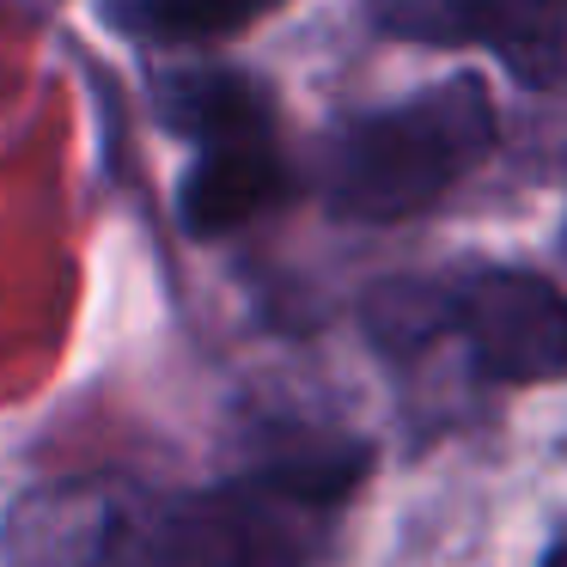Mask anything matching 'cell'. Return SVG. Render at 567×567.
I'll list each match as a JSON object with an SVG mask.
<instances>
[{
  "instance_id": "6da1fadb",
  "label": "cell",
  "mask_w": 567,
  "mask_h": 567,
  "mask_svg": "<svg viewBox=\"0 0 567 567\" xmlns=\"http://www.w3.org/2000/svg\"><path fill=\"white\" fill-rule=\"evenodd\" d=\"M360 457H293L202 494L104 506L80 567H311Z\"/></svg>"
},
{
  "instance_id": "3957f363",
  "label": "cell",
  "mask_w": 567,
  "mask_h": 567,
  "mask_svg": "<svg viewBox=\"0 0 567 567\" xmlns=\"http://www.w3.org/2000/svg\"><path fill=\"white\" fill-rule=\"evenodd\" d=\"M384 342L452 336L482 384H549L567 372V293L530 269H470L445 287H384L372 299Z\"/></svg>"
},
{
  "instance_id": "7a4b0ae2",
  "label": "cell",
  "mask_w": 567,
  "mask_h": 567,
  "mask_svg": "<svg viewBox=\"0 0 567 567\" xmlns=\"http://www.w3.org/2000/svg\"><path fill=\"white\" fill-rule=\"evenodd\" d=\"M494 99L482 80H440L391 111L354 116L330 141L323 196L342 220L391 226L427 214L452 184H464L494 153Z\"/></svg>"
},
{
  "instance_id": "277c9868",
  "label": "cell",
  "mask_w": 567,
  "mask_h": 567,
  "mask_svg": "<svg viewBox=\"0 0 567 567\" xmlns=\"http://www.w3.org/2000/svg\"><path fill=\"white\" fill-rule=\"evenodd\" d=\"M165 116L196 141L184 177V226L202 238L238 233L287 196V165L269 135V104L238 74H184L165 86Z\"/></svg>"
},
{
  "instance_id": "52a82bcc",
  "label": "cell",
  "mask_w": 567,
  "mask_h": 567,
  "mask_svg": "<svg viewBox=\"0 0 567 567\" xmlns=\"http://www.w3.org/2000/svg\"><path fill=\"white\" fill-rule=\"evenodd\" d=\"M549 567H567V549H555V555H549Z\"/></svg>"
},
{
  "instance_id": "5b68a950",
  "label": "cell",
  "mask_w": 567,
  "mask_h": 567,
  "mask_svg": "<svg viewBox=\"0 0 567 567\" xmlns=\"http://www.w3.org/2000/svg\"><path fill=\"white\" fill-rule=\"evenodd\" d=\"M379 31L409 43L494 50L525 86L567 80V0H379Z\"/></svg>"
},
{
  "instance_id": "8992f818",
  "label": "cell",
  "mask_w": 567,
  "mask_h": 567,
  "mask_svg": "<svg viewBox=\"0 0 567 567\" xmlns=\"http://www.w3.org/2000/svg\"><path fill=\"white\" fill-rule=\"evenodd\" d=\"M275 7L281 0H141V25L172 43H214V38L257 25Z\"/></svg>"
}]
</instances>
